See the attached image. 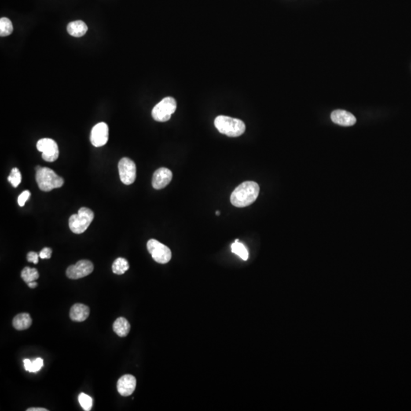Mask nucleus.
Wrapping results in <instances>:
<instances>
[{
	"label": "nucleus",
	"instance_id": "f257e3e1",
	"mask_svg": "<svg viewBox=\"0 0 411 411\" xmlns=\"http://www.w3.org/2000/svg\"><path fill=\"white\" fill-rule=\"evenodd\" d=\"M260 193V187L254 181H244L234 190L230 201L236 207H245L257 200Z\"/></svg>",
	"mask_w": 411,
	"mask_h": 411
},
{
	"label": "nucleus",
	"instance_id": "f03ea898",
	"mask_svg": "<svg viewBox=\"0 0 411 411\" xmlns=\"http://www.w3.org/2000/svg\"><path fill=\"white\" fill-rule=\"evenodd\" d=\"M36 178L38 187L42 191L49 192L56 188H60L64 184V180L56 174L52 169L49 168L37 166Z\"/></svg>",
	"mask_w": 411,
	"mask_h": 411
},
{
	"label": "nucleus",
	"instance_id": "7ed1b4c3",
	"mask_svg": "<svg viewBox=\"0 0 411 411\" xmlns=\"http://www.w3.org/2000/svg\"><path fill=\"white\" fill-rule=\"evenodd\" d=\"M214 124L219 133L229 137H240L245 131V124L242 121L230 117L218 116L215 119Z\"/></svg>",
	"mask_w": 411,
	"mask_h": 411
},
{
	"label": "nucleus",
	"instance_id": "20e7f679",
	"mask_svg": "<svg viewBox=\"0 0 411 411\" xmlns=\"http://www.w3.org/2000/svg\"><path fill=\"white\" fill-rule=\"evenodd\" d=\"M94 213L87 207L79 209L78 214L70 217L69 226L70 230L75 234H82L86 232L94 219Z\"/></svg>",
	"mask_w": 411,
	"mask_h": 411
},
{
	"label": "nucleus",
	"instance_id": "39448f33",
	"mask_svg": "<svg viewBox=\"0 0 411 411\" xmlns=\"http://www.w3.org/2000/svg\"><path fill=\"white\" fill-rule=\"evenodd\" d=\"M177 103L172 97H166L154 107L152 111L153 119L158 122H166L175 112Z\"/></svg>",
	"mask_w": 411,
	"mask_h": 411
},
{
	"label": "nucleus",
	"instance_id": "423d86ee",
	"mask_svg": "<svg viewBox=\"0 0 411 411\" xmlns=\"http://www.w3.org/2000/svg\"><path fill=\"white\" fill-rule=\"evenodd\" d=\"M147 249L155 262L159 264L169 263L171 259V251L167 246L155 239H150L147 242Z\"/></svg>",
	"mask_w": 411,
	"mask_h": 411
},
{
	"label": "nucleus",
	"instance_id": "0eeeda50",
	"mask_svg": "<svg viewBox=\"0 0 411 411\" xmlns=\"http://www.w3.org/2000/svg\"><path fill=\"white\" fill-rule=\"evenodd\" d=\"M120 178L126 185L133 184L137 178V166L135 163L129 158L124 157L121 159L118 163Z\"/></svg>",
	"mask_w": 411,
	"mask_h": 411
},
{
	"label": "nucleus",
	"instance_id": "6e6552de",
	"mask_svg": "<svg viewBox=\"0 0 411 411\" xmlns=\"http://www.w3.org/2000/svg\"><path fill=\"white\" fill-rule=\"evenodd\" d=\"M37 148L42 152V158L46 162H53L58 159L60 153L58 145L52 139H41L37 144Z\"/></svg>",
	"mask_w": 411,
	"mask_h": 411
},
{
	"label": "nucleus",
	"instance_id": "1a4fd4ad",
	"mask_svg": "<svg viewBox=\"0 0 411 411\" xmlns=\"http://www.w3.org/2000/svg\"><path fill=\"white\" fill-rule=\"evenodd\" d=\"M94 270V265L88 260H82L75 265L69 266L67 270V276L72 280H78L89 276Z\"/></svg>",
	"mask_w": 411,
	"mask_h": 411
},
{
	"label": "nucleus",
	"instance_id": "9d476101",
	"mask_svg": "<svg viewBox=\"0 0 411 411\" xmlns=\"http://www.w3.org/2000/svg\"><path fill=\"white\" fill-rule=\"evenodd\" d=\"M109 130L107 123L101 122L96 124L91 132L90 141L95 147H101L108 141Z\"/></svg>",
	"mask_w": 411,
	"mask_h": 411
},
{
	"label": "nucleus",
	"instance_id": "9b49d317",
	"mask_svg": "<svg viewBox=\"0 0 411 411\" xmlns=\"http://www.w3.org/2000/svg\"><path fill=\"white\" fill-rule=\"evenodd\" d=\"M172 179V172L166 168H160L154 172L152 184L155 190H161L168 186Z\"/></svg>",
	"mask_w": 411,
	"mask_h": 411
},
{
	"label": "nucleus",
	"instance_id": "f8f14e48",
	"mask_svg": "<svg viewBox=\"0 0 411 411\" xmlns=\"http://www.w3.org/2000/svg\"><path fill=\"white\" fill-rule=\"evenodd\" d=\"M137 379L132 375H124L118 381V391L123 397L131 395L135 391Z\"/></svg>",
	"mask_w": 411,
	"mask_h": 411
},
{
	"label": "nucleus",
	"instance_id": "ddd939ff",
	"mask_svg": "<svg viewBox=\"0 0 411 411\" xmlns=\"http://www.w3.org/2000/svg\"><path fill=\"white\" fill-rule=\"evenodd\" d=\"M331 121L336 124L343 126H351L355 124L357 118L353 114L344 110H336L331 115Z\"/></svg>",
	"mask_w": 411,
	"mask_h": 411
},
{
	"label": "nucleus",
	"instance_id": "4468645a",
	"mask_svg": "<svg viewBox=\"0 0 411 411\" xmlns=\"http://www.w3.org/2000/svg\"><path fill=\"white\" fill-rule=\"evenodd\" d=\"M89 308L86 305L81 303L75 304L70 309V318L76 322H82L89 317Z\"/></svg>",
	"mask_w": 411,
	"mask_h": 411
},
{
	"label": "nucleus",
	"instance_id": "2eb2a0df",
	"mask_svg": "<svg viewBox=\"0 0 411 411\" xmlns=\"http://www.w3.org/2000/svg\"><path fill=\"white\" fill-rule=\"evenodd\" d=\"M87 31V25L82 21H74L72 23H69L67 25V31L69 34L75 38L84 36Z\"/></svg>",
	"mask_w": 411,
	"mask_h": 411
},
{
	"label": "nucleus",
	"instance_id": "dca6fc26",
	"mask_svg": "<svg viewBox=\"0 0 411 411\" xmlns=\"http://www.w3.org/2000/svg\"><path fill=\"white\" fill-rule=\"evenodd\" d=\"M14 328L19 331H23V330L27 329L31 327L32 324V319H31V316L27 313H21L18 314L16 317H14L13 321Z\"/></svg>",
	"mask_w": 411,
	"mask_h": 411
},
{
	"label": "nucleus",
	"instance_id": "f3484780",
	"mask_svg": "<svg viewBox=\"0 0 411 411\" xmlns=\"http://www.w3.org/2000/svg\"><path fill=\"white\" fill-rule=\"evenodd\" d=\"M113 330L121 338L127 336L130 331V324L125 317H120L113 324Z\"/></svg>",
	"mask_w": 411,
	"mask_h": 411
},
{
	"label": "nucleus",
	"instance_id": "a211bd4d",
	"mask_svg": "<svg viewBox=\"0 0 411 411\" xmlns=\"http://www.w3.org/2000/svg\"><path fill=\"white\" fill-rule=\"evenodd\" d=\"M129 268H130V265H129L128 261L123 258H118V259L115 260L112 265V271L115 274H123L125 272L129 270Z\"/></svg>",
	"mask_w": 411,
	"mask_h": 411
},
{
	"label": "nucleus",
	"instance_id": "6ab92c4d",
	"mask_svg": "<svg viewBox=\"0 0 411 411\" xmlns=\"http://www.w3.org/2000/svg\"><path fill=\"white\" fill-rule=\"evenodd\" d=\"M21 276L26 283H29L31 282L35 281L39 278V273L35 268L26 266L22 271Z\"/></svg>",
	"mask_w": 411,
	"mask_h": 411
},
{
	"label": "nucleus",
	"instance_id": "aec40b11",
	"mask_svg": "<svg viewBox=\"0 0 411 411\" xmlns=\"http://www.w3.org/2000/svg\"><path fill=\"white\" fill-rule=\"evenodd\" d=\"M232 251L234 254H237L239 258H242L244 261H247L248 259V257H249L248 251H247L245 246L242 243L239 242L238 239L232 244Z\"/></svg>",
	"mask_w": 411,
	"mask_h": 411
},
{
	"label": "nucleus",
	"instance_id": "412c9836",
	"mask_svg": "<svg viewBox=\"0 0 411 411\" xmlns=\"http://www.w3.org/2000/svg\"><path fill=\"white\" fill-rule=\"evenodd\" d=\"M13 31V25L10 19L1 18L0 19V35L1 37L9 36Z\"/></svg>",
	"mask_w": 411,
	"mask_h": 411
},
{
	"label": "nucleus",
	"instance_id": "4be33fe9",
	"mask_svg": "<svg viewBox=\"0 0 411 411\" xmlns=\"http://www.w3.org/2000/svg\"><path fill=\"white\" fill-rule=\"evenodd\" d=\"M79 402L82 408L86 411H91L93 405V400L90 396L85 393H81L79 395Z\"/></svg>",
	"mask_w": 411,
	"mask_h": 411
},
{
	"label": "nucleus",
	"instance_id": "5701e85b",
	"mask_svg": "<svg viewBox=\"0 0 411 411\" xmlns=\"http://www.w3.org/2000/svg\"><path fill=\"white\" fill-rule=\"evenodd\" d=\"M8 181L11 183L14 188H17L22 181V174L17 168L12 169L10 174L8 177Z\"/></svg>",
	"mask_w": 411,
	"mask_h": 411
},
{
	"label": "nucleus",
	"instance_id": "b1692460",
	"mask_svg": "<svg viewBox=\"0 0 411 411\" xmlns=\"http://www.w3.org/2000/svg\"><path fill=\"white\" fill-rule=\"evenodd\" d=\"M30 196H31V193L28 191H24V192L21 193L19 198H18V203H19V206L24 207L27 200L29 199Z\"/></svg>",
	"mask_w": 411,
	"mask_h": 411
},
{
	"label": "nucleus",
	"instance_id": "393cba45",
	"mask_svg": "<svg viewBox=\"0 0 411 411\" xmlns=\"http://www.w3.org/2000/svg\"><path fill=\"white\" fill-rule=\"evenodd\" d=\"M44 365V360L41 358H38L33 361V372H37L41 370Z\"/></svg>",
	"mask_w": 411,
	"mask_h": 411
},
{
	"label": "nucleus",
	"instance_id": "a878e982",
	"mask_svg": "<svg viewBox=\"0 0 411 411\" xmlns=\"http://www.w3.org/2000/svg\"><path fill=\"white\" fill-rule=\"evenodd\" d=\"M51 248H49V247H45V248L41 250V251L39 254V256L41 259H49V258H51Z\"/></svg>",
	"mask_w": 411,
	"mask_h": 411
},
{
	"label": "nucleus",
	"instance_id": "bb28decb",
	"mask_svg": "<svg viewBox=\"0 0 411 411\" xmlns=\"http://www.w3.org/2000/svg\"><path fill=\"white\" fill-rule=\"evenodd\" d=\"M39 254L38 253L31 251V252L27 254V259L29 262L34 263V265H37L38 263V261H39Z\"/></svg>",
	"mask_w": 411,
	"mask_h": 411
},
{
	"label": "nucleus",
	"instance_id": "cd10ccee",
	"mask_svg": "<svg viewBox=\"0 0 411 411\" xmlns=\"http://www.w3.org/2000/svg\"><path fill=\"white\" fill-rule=\"evenodd\" d=\"M24 365L26 371L33 372V361L28 360V359H25V360H24Z\"/></svg>",
	"mask_w": 411,
	"mask_h": 411
},
{
	"label": "nucleus",
	"instance_id": "c85d7f7f",
	"mask_svg": "<svg viewBox=\"0 0 411 411\" xmlns=\"http://www.w3.org/2000/svg\"><path fill=\"white\" fill-rule=\"evenodd\" d=\"M27 411H48V410L41 408H31L27 409Z\"/></svg>",
	"mask_w": 411,
	"mask_h": 411
},
{
	"label": "nucleus",
	"instance_id": "c756f323",
	"mask_svg": "<svg viewBox=\"0 0 411 411\" xmlns=\"http://www.w3.org/2000/svg\"><path fill=\"white\" fill-rule=\"evenodd\" d=\"M27 285L30 288L34 289L36 288L37 286H38V283H36L35 281L31 282V283H27Z\"/></svg>",
	"mask_w": 411,
	"mask_h": 411
},
{
	"label": "nucleus",
	"instance_id": "7c9ffc66",
	"mask_svg": "<svg viewBox=\"0 0 411 411\" xmlns=\"http://www.w3.org/2000/svg\"><path fill=\"white\" fill-rule=\"evenodd\" d=\"M216 214H217V216H219L220 215V213H219V211H217L216 212Z\"/></svg>",
	"mask_w": 411,
	"mask_h": 411
}]
</instances>
